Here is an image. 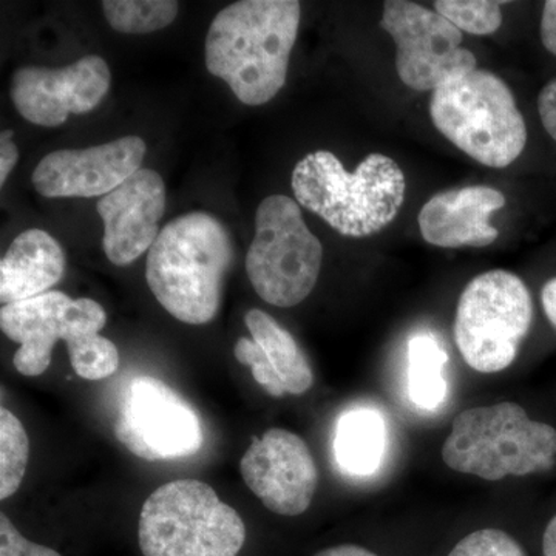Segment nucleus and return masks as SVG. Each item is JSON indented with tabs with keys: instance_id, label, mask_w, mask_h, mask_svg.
Listing matches in <instances>:
<instances>
[{
	"instance_id": "obj_1",
	"label": "nucleus",
	"mask_w": 556,
	"mask_h": 556,
	"mask_svg": "<svg viewBox=\"0 0 556 556\" xmlns=\"http://www.w3.org/2000/svg\"><path fill=\"white\" fill-rule=\"evenodd\" d=\"M300 16L298 0H241L226 7L208 27V73L225 80L243 104H266L287 83Z\"/></svg>"
},
{
	"instance_id": "obj_2",
	"label": "nucleus",
	"mask_w": 556,
	"mask_h": 556,
	"mask_svg": "<svg viewBox=\"0 0 556 556\" xmlns=\"http://www.w3.org/2000/svg\"><path fill=\"white\" fill-rule=\"evenodd\" d=\"M232 262L226 226L207 212H190L161 229L148 252L146 280L172 317L206 325L217 317Z\"/></svg>"
},
{
	"instance_id": "obj_3",
	"label": "nucleus",
	"mask_w": 556,
	"mask_h": 556,
	"mask_svg": "<svg viewBox=\"0 0 556 556\" xmlns=\"http://www.w3.org/2000/svg\"><path fill=\"white\" fill-rule=\"evenodd\" d=\"M291 186L300 206L353 239L387 228L397 217L407 190L404 172L390 156L371 153L350 174L327 150L300 160Z\"/></svg>"
},
{
	"instance_id": "obj_4",
	"label": "nucleus",
	"mask_w": 556,
	"mask_h": 556,
	"mask_svg": "<svg viewBox=\"0 0 556 556\" xmlns=\"http://www.w3.org/2000/svg\"><path fill=\"white\" fill-rule=\"evenodd\" d=\"M441 453L453 471L485 481L544 473L556 464V430L501 402L459 413Z\"/></svg>"
},
{
	"instance_id": "obj_5",
	"label": "nucleus",
	"mask_w": 556,
	"mask_h": 556,
	"mask_svg": "<svg viewBox=\"0 0 556 556\" xmlns=\"http://www.w3.org/2000/svg\"><path fill=\"white\" fill-rule=\"evenodd\" d=\"M430 115L450 142L479 164L503 169L519 159L527 127L503 79L475 68L433 91Z\"/></svg>"
},
{
	"instance_id": "obj_6",
	"label": "nucleus",
	"mask_w": 556,
	"mask_h": 556,
	"mask_svg": "<svg viewBox=\"0 0 556 556\" xmlns=\"http://www.w3.org/2000/svg\"><path fill=\"white\" fill-rule=\"evenodd\" d=\"M138 541L142 556H237L247 527L206 482L177 479L142 504Z\"/></svg>"
},
{
	"instance_id": "obj_7",
	"label": "nucleus",
	"mask_w": 556,
	"mask_h": 556,
	"mask_svg": "<svg viewBox=\"0 0 556 556\" xmlns=\"http://www.w3.org/2000/svg\"><path fill=\"white\" fill-rule=\"evenodd\" d=\"M324 248L306 226L298 201L270 195L255 214L247 273L258 298L278 308L298 306L316 288Z\"/></svg>"
},
{
	"instance_id": "obj_8",
	"label": "nucleus",
	"mask_w": 556,
	"mask_h": 556,
	"mask_svg": "<svg viewBox=\"0 0 556 556\" xmlns=\"http://www.w3.org/2000/svg\"><path fill=\"white\" fill-rule=\"evenodd\" d=\"M532 320V295L525 281L508 270H489L475 277L457 302V350L475 371H503L517 358Z\"/></svg>"
},
{
	"instance_id": "obj_9",
	"label": "nucleus",
	"mask_w": 556,
	"mask_h": 556,
	"mask_svg": "<svg viewBox=\"0 0 556 556\" xmlns=\"http://www.w3.org/2000/svg\"><path fill=\"white\" fill-rule=\"evenodd\" d=\"M380 27L396 42L397 75L409 89L434 91L478 68L477 56L460 47L463 31L419 3L387 0Z\"/></svg>"
},
{
	"instance_id": "obj_10",
	"label": "nucleus",
	"mask_w": 556,
	"mask_h": 556,
	"mask_svg": "<svg viewBox=\"0 0 556 556\" xmlns=\"http://www.w3.org/2000/svg\"><path fill=\"white\" fill-rule=\"evenodd\" d=\"M115 434L135 456L155 460L195 455L203 445L200 417L163 380L141 376L121 401Z\"/></svg>"
},
{
	"instance_id": "obj_11",
	"label": "nucleus",
	"mask_w": 556,
	"mask_h": 556,
	"mask_svg": "<svg viewBox=\"0 0 556 556\" xmlns=\"http://www.w3.org/2000/svg\"><path fill=\"white\" fill-rule=\"evenodd\" d=\"M108 313L91 299H72L61 291L11 303L0 309V328L13 342L14 368L22 376L38 378L49 369L58 340L72 342L78 336L100 332Z\"/></svg>"
},
{
	"instance_id": "obj_12",
	"label": "nucleus",
	"mask_w": 556,
	"mask_h": 556,
	"mask_svg": "<svg viewBox=\"0 0 556 556\" xmlns=\"http://www.w3.org/2000/svg\"><path fill=\"white\" fill-rule=\"evenodd\" d=\"M240 471L263 506L281 517L305 514L316 496V459L299 434L283 428L255 438L241 457Z\"/></svg>"
},
{
	"instance_id": "obj_13",
	"label": "nucleus",
	"mask_w": 556,
	"mask_h": 556,
	"mask_svg": "<svg viewBox=\"0 0 556 556\" xmlns=\"http://www.w3.org/2000/svg\"><path fill=\"white\" fill-rule=\"evenodd\" d=\"M110 80L108 62L97 54L64 68L22 67L11 78V101L31 124L60 127L68 115L97 108L108 94Z\"/></svg>"
},
{
	"instance_id": "obj_14",
	"label": "nucleus",
	"mask_w": 556,
	"mask_h": 556,
	"mask_svg": "<svg viewBox=\"0 0 556 556\" xmlns=\"http://www.w3.org/2000/svg\"><path fill=\"white\" fill-rule=\"evenodd\" d=\"M146 142L126 137L80 150H56L39 161L33 186L47 199L105 197L142 169Z\"/></svg>"
},
{
	"instance_id": "obj_15",
	"label": "nucleus",
	"mask_w": 556,
	"mask_h": 556,
	"mask_svg": "<svg viewBox=\"0 0 556 556\" xmlns=\"http://www.w3.org/2000/svg\"><path fill=\"white\" fill-rule=\"evenodd\" d=\"M104 223L102 249L110 262L127 266L150 251L166 212V186L152 169H139L97 204Z\"/></svg>"
},
{
	"instance_id": "obj_16",
	"label": "nucleus",
	"mask_w": 556,
	"mask_h": 556,
	"mask_svg": "<svg viewBox=\"0 0 556 556\" xmlns=\"http://www.w3.org/2000/svg\"><path fill=\"white\" fill-rule=\"evenodd\" d=\"M244 324L251 339L237 340L233 356L251 368L255 382L273 397L305 394L314 372L294 336L262 309H249Z\"/></svg>"
},
{
	"instance_id": "obj_17",
	"label": "nucleus",
	"mask_w": 556,
	"mask_h": 556,
	"mask_svg": "<svg viewBox=\"0 0 556 556\" xmlns=\"http://www.w3.org/2000/svg\"><path fill=\"white\" fill-rule=\"evenodd\" d=\"M506 206V197L489 186L445 190L431 197L420 208V233L428 244L438 248H484L500 232L490 225L495 211Z\"/></svg>"
},
{
	"instance_id": "obj_18",
	"label": "nucleus",
	"mask_w": 556,
	"mask_h": 556,
	"mask_svg": "<svg viewBox=\"0 0 556 556\" xmlns=\"http://www.w3.org/2000/svg\"><path fill=\"white\" fill-rule=\"evenodd\" d=\"M67 258L42 229H28L10 244L0 262V302H24L50 292L64 277Z\"/></svg>"
},
{
	"instance_id": "obj_19",
	"label": "nucleus",
	"mask_w": 556,
	"mask_h": 556,
	"mask_svg": "<svg viewBox=\"0 0 556 556\" xmlns=\"http://www.w3.org/2000/svg\"><path fill=\"white\" fill-rule=\"evenodd\" d=\"M386 448V427L378 413L356 409L339 420L334 450L348 473L368 477L378 470Z\"/></svg>"
},
{
	"instance_id": "obj_20",
	"label": "nucleus",
	"mask_w": 556,
	"mask_h": 556,
	"mask_svg": "<svg viewBox=\"0 0 556 556\" xmlns=\"http://www.w3.org/2000/svg\"><path fill=\"white\" fill-rule=\"evenodd\" d=\"M447 354L430 334H417L408 343V390L417 407L434 409L444 402Z\"/></svg>"
},
{
	"instance_id": "obj_21",
	"label": "nucleus",
	"mask_w": 556,
	"mask_h": 556,
	"mask_svg": "<svg viewBox=\"0 0 556 556\" xmlns=\"http://www.w3.org/2000/svg\"><path fill=\"white\" fill-rule=\"evenodd\" d=\"M175 0H105L102 2L110 27L124 35H146L169 27L177 17Z\"/></svg>"
},
{
	"instance_id": "obj_22",
	"label": "nucleus",
	"mask_w": 556,
	"mask_h": 556,
	"mask_svg": "<svg viewBox=\"0 0 556 556\" xmlns=\"http://www.w3.org/2000/svg\"><path fill=\"white\" fill-rule=\"evenodd\" d=\"M30 459V441L24 426L9 408H0V500L20 490Z\"/></svg>"
},
{
	"instance_id": "obj_23",
	"label": "nucleus",
	"mask_w": 556,
	"mask_h": 556,
	"mask_svg": "<svg viewBox=\"0 0 556 556\" xmlns=\"http://www.w3.org/2000/svg\"><path fill=\"white\" fill-rule=\"evenodd\" d=\"M70 364L79 378L102 380L115 375L119 367V351L100 332L79 336L67 343Z\"/></svg>"
},
{
	"instance_id": "obj_24",
	"label": "nucleus",
	"mask_w": 556,
	"mask_h": 556,
	"mask_svg": "<svg viewBox=\"0 0 556 556\" xmlns=\"http://www.w3.org/2000/svg\"><path fill=\"white\" fill-rule=\"evenodd\" d=\"M503 2L493 0H438L434 11L457 30L468 35H493L503 24Z\"/></svg>"
},
{
	"instance_id": "obj_25",
	"label": "nucleus",
	"mask_w": 556,
	"mask_h": 556,
	"mask_svg": "<svg viewBox=\"0 0 556 556\" xmlns=\"http://www.w3.org/2000/svg\"><path fill=\"white\" fill-rule=\"evenodd\" d=\"M448 556H527L514 536L500 529H481L459 541Z\"/></svg>"
},
{
	"instance_id": "obj_26",
	"label": "nucleus",
	"mask_w": 556,
	"mask_h": 556,
	"mask_svg": "<svg viewBox=\"0 0 556 556\" xmlns=\"http://www.w3.org/2000/svg\"><path fill=\"white\" fill-rule=\"evenodd\" d=\"M0 556H62L53 548L31 543L13 526L5 514L0 515Z\"/></svg>"
},
{
	"instance_id": "obj_27",
	"label": "nucleus",
	"mask_w": 556,
	"mask_h": 556,
	"mask_svg": "<svg viewBox=\"0 0 556 556\" xmlns=\"http://www.w3.org/2000/svg\"><path fill=\"white\" fill-rule=\"evenodd\" d=\"M538 112L544 129L556 141V78L547 83L538 94Z\"/></svg>"
},
{
	"instance_id": "obj_28",
	"label": "nucleus",
	"mask_w": 556,
	"mask_h": 556,
	"mask_svg": "<svg viewBox=\"0 0 556 556\" xmlns=\"http://www.w3.org/2000/svg\"><path fill=\"white\" fill-rule=\"evenodd\" d=\"M17 160H20V150L13 141V130H3L0 135V186L5 185Z\"/></svg>"
},
{
	"instance_id": "obj_29",
	"label": "nucleus",
	"mask_w": 556,
	"mask_h": 556,
	"mask_svg": "<svg viewBox=\"0 0 556 556\" xmlns=\"http://www.w3.org/2000/svg\"><path fill=\"white\" fill-rule=\"evenodd\" d=\"M540 33L543 46L556 56V0H547L544 3Z\"/></svg>"
},
{
	"instance_id": "obj_30",
	"label": "nucleus",
	"mask_w": 556,
	"mask_h": 556,
	"mask_svg": "<svg viewBox=\"0 0 556 556\" xmlns=\"http://www.w3.org/2000/svg\"><path fill=\"white\" fill-rule=\"evenodd\" d=\"M541 303H543L544 313L556 328V277L551 278L541 291Z\"/></svg>"
},
{
	"instance_id": "obj_31",
	"label": "nucleus",
	"mask_w": 556,
	"mask_h": 556,
	"mask_svg": "<svg viewBox=\"0 0 556 556\" xmlns=\"http://www.w3.org/2000/svg\"><path fill=\"white\" fill-rule=\"evenodd\" d=\"M314 556H378L372 554L368 548L354 546V544H342V546H334L325 548Z\"/></svg>"
},
{
	"instance_id": "obj_32",
	"label": "nucleus",
	"mask_w": 556,
	"mask_h": 556,
	"mask_svg": "<svg viewBox=\"0 0 556 556\" xmlns=\"http://www.w3.org/2000/svg\"><path fill=\"white\" fill-rule=\"evenodd\" d=\"M543 555L556 556V515L548 521L543 535Z\"/></svg>"
}]
</instances>
